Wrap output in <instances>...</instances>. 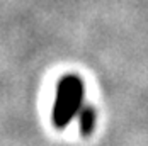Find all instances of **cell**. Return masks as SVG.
Here are the masks:
<instances>
[{
    "instance_id": "1",
    "label": "cell",
    "mask_w": 148,
    "mask_h": 146,
    "mask_svg": "<svg viewBox=\"0 0 148 146\" xmlns=\"http://www.w3.org/2000/svg\"><path fill=\"white\" fill-rule=\"evenodd\" d=\"M84 97H85V88L80 76L65 75L56 87L53 114H51L53 124L60 129L66 128L84 107Z\"/></svg>"
},
{
    "instance_id": "2",
    "label": "cell",
    "mask_w": 148,
    "mask_h": 146,
    "mask_svg": "<svg viewBox=\"0 0 148 146\" xmlns=\"http://www.w3.org/2000/svg\"><path fill=\"white\" fill-rule=\"evenodd\" d=\"M77 117H78V124H80L82 134H90L92 129H94V124H95V111L90 105L84 104V107L80 109Z\"/></svg>"
}]
</instances>
